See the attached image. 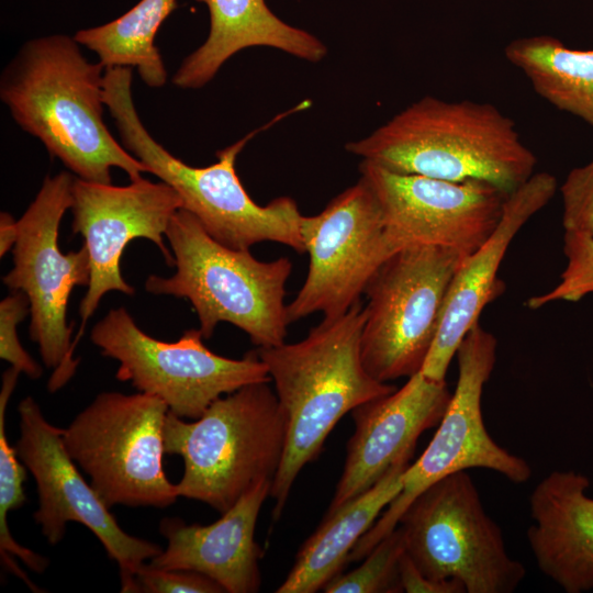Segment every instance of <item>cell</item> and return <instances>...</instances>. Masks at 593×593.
<instances>
[{
	"label": "cell",
	"mask_w": 593,
	"mask_h": 593,
	"mask_svg": "<svg viewBox=\"0 0 593 593\" xmlns=\"http://www.w3.org/2000/svg\"><path fill=\"white\" fill-rule=\"evenodd\" d=\"M398 526L405 553L433 580H457L466 593H512L526 575L510 557L501 528L486 514L466 471L451 473L424 490Z\"/></svg>",
	"instance_id": "8"
},
{
	"label": "cell",
	"mask_w": 593,
	"mask_h": 593,
	"mask_svg": "<svg viewBox=\"0 0 593 593\" xmlns=\"http://www.w3.org/2000/svg\"><path fill=\"white\" fill-rule=\"evenodd\" d=\"M19 235L18 221L7 213L0 214V256L3 257L14 247Z\"/></svg>",
	"instance_id": "32"
},
{
	"label": "cell",
	"mask_w": 593,
	"mask_h": 593,
	"mask_svg": "<svg viewBox=\"0 0 593 593\" xmlns=\"http://www.w3.org/2000/svg\"><path fill=\"white\" fill-rule=\"evenodd\" d=\"M468 256L409 246L378 269L365 294L361 359L380 382L419 372L435 340L450 282Z\"/></svg>",
	"instance_id": "10"
},
{
	"label": "cell",
	"mask_w": 593,
	"mask_h": 593,
	"mask_svg": "<svg viewBox=\"0 0 593 593\" xmlns=\"http://www.w3.org/2000/svg\"><path fill=\"white\" fill-rule=\"evenodd\" d=\"M75 177L61 171L47 176L35 199L18 221L19 235L12 248V269L2 278L11 291L30 301V338L37 344L42 361L54 369L52 392L75 373L72 324L67 306L75 287L89 286L91 266L86 245L64 254L58 244L60 221L72 203Z\"/></svg>",
	"instance_id": "11"
},
{
	"label": "cell",
	"mask_w": 593,
	"mask_h": 593,
	"mask_svg": "<svg viewBox=\"0 0 593 593\" xmlns=\"http://www.w3.org/2000/svg\"><path fill=\"white\" fill-rule=\"evenodd\" d=\"M176 7L177 0H141L118 19L79 30L74 37L94 52L104 68H136L145 85L160 88L168 75L155 37Z\"/></svg>",
	"instance_id": "24"
},
{
	"label": "cell",
	"mask_w": 593,
	"mask_h": 593,
	"mask_svg": "<svg viewBox=\"0 0 593 593\" xmlns=\"http://www.w3.org/2000/svg\"><path fill=\"white\" fill-rule=\"evenodd\" d=\"M123 593H223L211 578L194 571L158 569L144 563L137 569Z\"/></svg>",
	"instance_id": "28"
},
{
	"label": "cell",
	"mask_w": 593,
	"mask_h": 593,
	"mask_svg": "<svg viewBox=\"0 0 593 593\" xmlns=\"http://www.w3.org/2000/svg\"><path fill=\"white\" fill-rule=\"evenodd\" d=\"M21 371L10 367L2 374L0 391V558L4 571L22 580L33 592H43L36 586L15 562V558L33 572L42 573L49 560L20 545L11 535L8 524L9 512L19 510L25 502V466L20 463L15 447L9 444L5 430V411L14 391Z\"/></svg>",
	"instance_id": "25"
},
{
	"label": "cell",
	"mask_w": 593,
	"mask_h": 593,
	"mask_svg": "<svg viewBox=\"0 0 593 593\" xmlns=\"http://www.w3.org/2000/svg\"><path fill=\"white\" fill-rule=\"evenodd\" d=\"M271 485L272 479L258 481L210 525H188L178 517L163 518L159 532L167 539V547L148 564L202 573L227 593L258 592L261 550L255 541V529Z\"/></svg>",
	"instance_id": "19"
},
{
	"label": "cell",
	"mask_w": 593,
	"mask_h": 593,
	"mask_svg": "<svg viewBox=\"0 0 593 593\" xmlns=\"http://www.w3.org/2000/svg\"><path fill=\"white\" fill-rule=\"evenodd\" d=\"M405 553L403 533L396 526L363 558L365 561L347 573H339L324 588L326 593H399L400 563Z\"/></svg>",
	"instance_id": "26"
},
{
	"label": "cell",
	"mask_w": 593,
	"mask_h": 593,
	"mask_svg": "<svg viewBox=\"0 0 593 593\" xmlns=\"http://www.w3.org/2000/svg\"><path fill=\"white\" fill-rule=\"evenodd\" d=\"M350 154L391 171L448 181H484L510 194L537 158L514 121L495 105L426 96L372 133L346 144Z\"/></svg>",
	"instance_id": "3"
},
{
	"label": "cell",
	"mask_w": 593,
	"mask_h": 593,
	"mask_svg": "<svg viewBox=\"0 0 593 593\" xmlns=\"http://www.w3.org/2000/svg\"><path fill=\"white\" fill-rule=\"evenodd\" d=\"M557 187L553 175L540 171L507 195L499 224L465 259L450 282L435 340L421 370L426 378L446 380L462 339L479 323L484 307L504 289L497 273L511 243L550 202Z\"/></svg>",
	"instance_id": "18"
},
{
	"label": "cell",
	"mask_w": 593,
	"mask_h": 593,
	"mask_svg": "<svg viewBox=\"0 0 593 593\" xmlns=\"http://www.w3.org/2000/svg\"><path fill=\"white\" fill-rule=\"evenodd\" d=\"M400 582L406 593H466V589L457 580H433L425 577L404 553L400 563Z\"/></svg>",
	"instance_id": "31"
},
{
	"label": "cell",
	"mask_w": 593,
	"mask_h": 593,
	"mask_svg": "<svg viewBox=\"0 0 593 593\" xmlns=\"http://www.w3.org/2000/svg\"><path fill=\"white\" fill-rule=\"evenodd\" d=\"M497 340L480 322L465 336L456 357L458 380L438 428L421 457L403 474L402 490L357 541L348 562L363 559L399 524L409 505L440 479L470 468L495 471L513 483L532 475L529 465L499 446L482 417V392L496 360Z\"/></svg>",
	"instance_id": "9"
},
{
	"label": "cell",
	"mask_w": 593,
	"mask_h": 593,
	"mask_svg": "<svg viewBox=\"0 0 593 593\" xmlns=\"http://www.w3.org/2000/svg\"><path fill=\"white\" fill-rule=\"evenodd\" d=\"M166 237L176 272L168 278L150 275L145 281L147 292L190 301L206 339L226 322L245 332L258 348L286 342L289 258L261 261L249 250L226 247L184 209L171 217Z\"/></svg>",
	"instance_id": "6"
},
{
	"label": "cell",
	"mask_w": 593,
	"mask_h": 593,
	"mask_svg": "<svg viewBox=\"0 0 593 593\" xmlns=\"http://www.w3.org/2000/svg\"><path fill=\"white\" fill-rule=\"evenodd\" d=\"M168 412L144 392H102L63 430L65 449L110 508H164L179 497L164 470Z\"/></svg>",
	"instance_id": "7"
},
{
	"label": "cell",
	"mask_w": 593,
	"mask_h": 593,
	"mask_svg": "<svg viewBox=\"0 0 593 593\" xmlns=\"http://www.w3.org/2000/svg\"><path fill=\"white\" fill-rule=\"evenodd\" d=\"M588 477L552 471L529 499L527 540L540 571L567 593L593 589V497Z\"/></svg>",
	"instance_id": "20"
},
{
	"label": "cell",
	"mask_w": 593,
	"mask_h": 593,
	"mask_svg": "<svg viewBox=\"0 0 593 593\" xmlns=\"http://www.w3.org/2000/svg\"><path fill=\"white\" fill-rule=\"evenodd\" d=\"M18 412L20 436L14 447L36 483L38 507L33 518L41 526L42 535L55 546L63 539L69 522L86 526L109 558L118 563L123 590L137 569L163 549L121 528L110 507L86 482L65 449L64 429L46 421L32 396L20 402Z\"/></svg>",
	"instance_id": "14"
},
{
	"label": "cell",
	"mask_w": 593,
	"mask_h": 593,
	"mask_svg": "<svg viewBox=\"0 0 593 593\" xmlns=\"http://www.w3.org/2000/svg\"><path fill=\"white\" fill-rule=\"evenodd\" d=\"M409 466H395L374 485L327 512L299 549L293 567L276 592L315 593L342 573L357 541L402 490Z\"/></svg>",
	"instance_id": "22"
},
{
	"label": "cell",
	"mask_w": 593,
	"mask_h": 593,
	"mask_svg": "<svg viewBox=\"0 0 593 593\" xmlns=\"http://www.w3.org/2000/svg\"><path fill=\"white\" fill-rule=\"evenodd\" d=\"M563 254L567 259L560 281L545 293L530 296L526 305L532 310L555 302H578L593 293V237L564 232Z\"/></svg>",
	"instance_id": "27"
},
{
	"label": "cell",
	"mask_w": 593,
	"mask_h": 593,
	"mask_svg": "<svg viewBox=\"0 0 593 593\" xmlns=\"http://www.w3.org/2000/svg\"><path fill=\"white\" fill-rule=\"evenodd\" d=\"M300 228L310 262L303 286L287 305L289 324L316 312L324 317L345 314L398 251L378 200L361 177L318 214L302 215Z\"/></svg>",
	"instance_id": "13"
},
{
	"label": "cell",
	"mask_w": 593,
	"mask_h": 593,
	"mask_svg": "<svg viewBox=\"0 0 593 593\" xmlns=\"http://www.w3.org/2000/svg\"><path fill=\"white\" fill-rule=\"evenodd\" d=\"M104 70L82 55L75 37L32 38L3 69L0 98L16 124L77 178L110 184L115 167L134 181L149 168L112 136L103 121Z\"/></svg>",
	"instance_id": "1"
},
{
	"label": "cell",
	"mask_w": 593,
	"mask_h": 593,
	"mask_svg": "<svg viewBox=\"0 0 593 593\" xmlns=\"http://www.w3.org/2000/svg\"><path fill=\"white\" fill-rule=\"evenodd\" d=\"M195 1L209 10L210 32L175 72L172 83L178 88H202L224 63L248 47H272L311 63L321 61L327 54L318 37L282 21L265 0Z\"/></svg>",
	"instance_id": "21"
},
{
	"label": "cell",
	"mask_w": 593,
	"mask_h": 593,
	"mask_svg": "<svg viewBox=\"0 0 593 593\" xmlns=\"http://www.w3.org/2000/svg\"><path fill=\"white\" fill-rule=\"evenodd\" d=\"M560 193L564 232L593 237V158L569 171Z\"/></svg>",
	"instance_id": "29"
},
{
	"label": "cell",
	"mask_w": 593,
	"mask_h": 593,
	"mask_svg": "<svg viewBox=\"0 0 593 593\" xmlns=\"http://www.w3.org/2000/svg\"><path fill=\"white\" fill-rule=\"evenodd\" d=\"M387 234L400 250L437 246L471 255L499 224L507 193L484 181H448L400 174L361 160Z\"/></svg>",
	"instance_id": "15"
},
{
	"label": "cell",
	"mask_w": 593,
	"mask_h": 593,
	"mask_svg": "<svg viewBox=\"0 0 593 593\" xmlns=\"http://www.w3.org/2000/svg\"><path fill=\"white\" fill-rule=\"evenodd\" d=\"M366 320L361 302L323 317L300 342L258 348L287 418L281 463L272 480V518L279 519L300 471L321 454L339 419L396 388L372 378L361 359Z\"/></svg>",
	"instance_id": "2"
},
{
	"label": "cell",
	"mask_w": 593,
	"mask_h": 593,
	"mask_svg": "<svg viewBox=\"0 0 593 593\" xmlns=\"http://www.w3.org/2000/svg\"><path fill=\"white\" fill-rule=\"evenodd\" d=\"M270 382L247 384L216 399L197 419L168 412L164 446L183 459L180 497L223 514L262 479H272L284 452L287 418Z\"/></svg>",
	"instance_id": "5"
},
{
	"label": "cell",
	"mask_w": 593,
	"mask_h": 593,
	"mask_svg": "<svg viewBox=\"0 0 593 593\" xmlns=\"http://www.w3.org/2000/svg\"><path fill=\"white\" fill-rule=\"evenodd\" d=\"M450 398L446 380H430L419 371L400 389L354 409V434L327 512L374 485L395 466L410 463L418 437L439 424Z\"/></svg>",
	"instance_id": "17"
},
{
	"label": "cell",
	"mask_w": 593,
	"mask_h": 593,
	"mask_svg": "<svg viewBox=\"0 0 593 593\" xmlns=\"http://www.w3.org/2000/svg\"><path fill=\"white\" fill-rule=\"evenodd\" d=\"M103 100L121 144L181 198L182 209L197 217L204 231L220 244L249 250L261 242H275L304 254L301 219L290 197L257 204L240 182L235 163L258 128L216 153L217 161L192 167L157 143L142 123L132 98V68L109 67L104 71Z\"/></svg>",
	"instance_id": "4"
},
{
	"label": "cell",
	"mask_w": 593,
	"mask_h": 593,
	"mask_svg": "<svg viewBox=\"0 0 593 593\" xmlns=\"http://www.w3.org/2000/svg\"><path fill=\"white\" fill-rule=\"evenodd\" d=\"M504 55L540 98L593 126V48H571L555 36L533 35L510 42Z\"/></svg>",
	"instance_id": "23"
},
{
	"label": "cell",
	"mask_w": 593,
	"mask_h": 593,
	"mask_svg": "<svg viewBox=\"0 0 593 593\" xmlns=\"http://www.w3.org/2000/svg\"><path fill=\"white\" fill-rule=\"evenodd\" d=\"M90 338L104 357L119 362L118 380L161 399L182 418H199L216 399L247 384L271 382L257 349L240 359L220 356L195 328L177 342L159 340L143 332L124 307L110 310Z\"/></svg>",
	"instance_id": "12"
},
{
	"label": "cell",
	"mask_w": 593,
	"mask_h": 593,
	"mask_svg": "<svg viewBox=\"0 0 593 593\" xmlns=\"http://www.w3.org/2000/svg\"><path fill=\"white\" fill-rule=\"evenodd\" d=\"M182 209L178 192L164 181L153 182L143 177L128 186L97 183L75 177L72 184L71 228L81 234L90 256L91 275L88 290L80 302L81 325L74 348L93 315L101 299L110 291L127 295L134 288L121 273V257L135 238L153 242L169 266L174 255L164 236L175 213Z\"/></svg>",
	"instance_id": "16"
},
{
	"label": "cell",
	"mask_w": 593,
	"mask_h": 593,
	"mask_svg": "<svg viewBox=\"0 0 593 593\" xmlns=\"http://www.w3.org/2000/svg\"><path fill=\"white\" fill-rule=\"evenodd\" d=\"M30 312L25 293L12 291L0 302V357L31 379H38L42 367L21 345L16 326Z\"/></svg>",
	"instance_id": "30"
}]
</instances>
